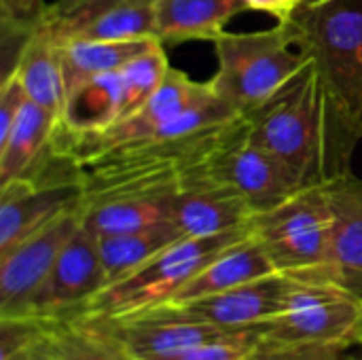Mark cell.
Listing matches in <instances>:
<instances>
[{
	"mask_svg": "<svg viewBox=\"0 0 362 360\" xmlns=\"http://www.w3.org/2000/svg\"><path fill=\"white\" fill-rule=\"evenodd\" d=\"M288 23L320 81L329 180L352 170L362 140V0H308Z\"/></svg>",
	"mask_w": 362,
	"mask_h": 360,
	"instance_id": "6da1fadb",
	"label": "cell"
},
{
	"mask_svg": "<svg viewBox=\"0 0 362 360\" xmlns=\"http://www.w3.org/2000/svg\"><path fill=\"white\" fill-rule=\"evenodd\" d=\"M244 117L250 138L278 157L303 187L327 180L325 102L310 59L274 98Z\"/></svg>",
	"mask_w": 362,
	"mask_h": 360,
	"instance_id": "7a4b0ae2",
	"label": "cell"
},
{
	"mask_svg": "<svg viewBox=\"0 0 362 360\" xmlns=\"http://www.w3.org/2000/svg\"><path fill=\"white\" fill-rule=\"evenodd\" d=\"M214 51L216 72L208 83L238 115L263 106L308 64L288 21L261 32H225L214 40Z\"/></svg>",
	"mask_w": 362,
	"mask_h": 360,
	"instance_id": "3957f363",
	"label": "cell"
},
{
	"mask_svg": "<svg viewBox=\"0 0 362 360\" xmlns=\"http://www.w3.org/2000/svg\"><path fill=\"white\" fill-rule=\"evenodd\" d=\"M250 236V225L206 238H185L129 276L104 286L74 318L117 320L170 303L212 259Z\"/></svg>",
	"mask_w": 362,
	"mask_h": 360,
	"instance_id": "277c9868",
	"label": "cell"
},
{
	"mask_svg": "<svg viewBox=\"0 0 362 360\" xmlns=\"http://www.w3.org/2000/svg\"><path fill=\"white\" fill-rule=\"evenodd\" d=\"M250 233L278 274L322 280L331 242V212L322 185L303 187L274 208L257 212Z\"/></svg>",
	"mask_w": 362,
	"mask_h": 360,
	"instance_id": "5b68a950",
	"label": "cell"
},
{
	"mask_svg": "<svg viewBox=\"0 0 362 360\" xmlns=\"http://www.w3.org/2000/svg\"><path fill=\"white\" fill-rule=\"evenodd\" d=\"M362 329V297L327 280L293 278L280 316L263 327V339L354 350Z\"/></svg>",
	"mask_w": 362,
	"mask_h": 360,
	"instance_id": "8992f818",
	"label": "cell"
},
{
	"mask_svg": "<svg viewBox=\"0 0 362 360\" xmlns=\"http://www.w3.org/2000/svg\"><path fill=\"white\" fill-rule=\"evenodd\" d=\"M197 182H218L238 189L250 202L255 214L274 208L303 189L297 176L278 157L250 138L244 115L229 125L210 157L187 176L182 189Z\"/></svg>",
	"mask_w": 362,
	"mask_h": 360,
	"instance_id": "52a82bcc",
	"label": "cell"
},
{
	"mask_svg": "<svg viewBox=\"0 0 362 360\" xmlns=\"http://www.w3.org/2000/svg\"><path fill=\"white\" fill-rule=\"evenodd\" d=\"M38 28L55 45L155 36V0H55Z\"/></svg>",
	"mask_w": 362,
	"mask_h": 360,
	"instance_id": "ba28073f",
	"label": "cell"
},
{
	"mask_svg": "<svg viewBox=\"0 0 362 360\" xmlns=\"http://www.w3.org/2000/svg\"><path fill=\"white\" fill-rule=\"evenodd\" d=\"M83 223V206L64 212L49 225L0 255V316H25L32 297L45 284L55 261Z\"/></svg>",
	"mask_w": 362,
	"mask_h": 360,
	"instance_id": "9c48e42d",
	"label": "cell"
},
{
	"mask_svg": "<svg viewBox=\"0 0 362 360\" xmlns=\"http://www.w3.org/2000/svg\"><path fill=\"white\" fill-rule=\"evenodd\" d=\"M104 286L106 274L100 259L98 236L83 221L62 250L45 284L32 297L25 316L47 323L74 318Z\"/></svg>",
	"mask_w": 362,
	"mask_h": 360,
	"instance_id": "30bf717a",
	"label": "cell"
},
{
	"mask_svg": "<svg viewBox=\"0 0 362 360\" xmlns=\"http://www.w3.org/2000/svg\"><path fill=\"white\" fill-rule=\"evenodd\" d=\"M100 323L134 360H174L204 342L229 333V329L189 318L174 306Z\"/></svg>",
	"mask_w": 362,
	"mask_h": 360,
	"instance_id": "8fae6325",
	"label": "cell"
},
{
	"mask_svg": "<svg viewBox=\"0 0 362 360\" xmlns=\"http://www.w3.org/2000/svg\"><path fill=\"white\" fill-rule=\"evenodd\" d=\"M331 212L329 263L322 280L362 297V178L352 170L322 182Z\"/></svg>",
	"mask_w": 362,
	"mask_h": 360,
	"instance_id": "7c38bea8",
	"label": "cell"
},
{
	"mask_svg": "<svg viewBox=\"0 0 362 360\" xmlns=\"http://www.w3.org/2000/svg\"><path fill=\"white\" fill-rule=\"evenodd\" d=\"M291 284H293L291 276L272 274L240 284L235 289H229L225 293L180 303L174 308L187 314L189 318L221 329H229V331L255 329V327H265L269 320L282 314L291 293Z\"/></svg>",
	"mask_w": 362,
	"mask_h": 360,
	"instance_id": "4fadbf2b",
	"label": "cell"
},
{
	"mask_svg": "<svg viewBox=\"0 0 362 360\" xmlns=\"http://www.w3.org/2000/svg\"><path fill=\"white\" fill-rule=\"evenodd\" d=\"M78 206H83L81 185L36 182L32 178L0 185V255Z\"/></svg>",
	"mask_w": 362,
	"mask_h": 360,
	"instance_id": "5bb4252c",
	"label": "cell"
},
{
	"mask_svg": "<svg viewBox=\"0 0 362 360\" xmlns=\"http://www.w3.org/2000/svg\"><path fill=\"white\" fill-rule=\"evenodd\" d=\"M252 216L250 202L238 189L218 182H197L174 195L168 221L182 238H206L250 225Z\"/></svg>",
	"mask_w": 362,
	"mask_h": 360,
	"instance_id": "9a60e30c",
	"label": "cell"
},
{
	"mask_svg": "<svg viewBox=\"0 0 362 360\" xmlns=\"http://www.w3.org/2000/svg\"><path fill=\"white\" fill-rule=\"evenodd\" d=\"M125 117V79L121 70L91 76L66 93L57 129L66 134H95Z\"/></svg>",
	"mask_w": 362,
	"mask_h": 360,
	"instance_id": "2e32d148",
	"label": "cell"
},
{
	"mask_svg": "<svg viewBox=\"0 0 362 360\" xmlns=\"http://www.w3.org/2000/svg\"><path fill=\"white\" fill-rule=\"evenodd\" d=\"M242 11H248L244 0H155V38L214 42Z\"/></svg>",
	"mask_w": 362,
	"mask_h": 360,
	"instance_id": "e0dca14e",
	"label": "cell"
},
{
	"mask_svg": "<svg viewBox=\"0 0 362 360\" xmlns=\"http://www.w3.org/2000/svg\"><path fill=\"white\" fill-rule=\"evenodd\" d=\"M278 274L263 252L261 244L252 238H244L242 242L223 250L216 259H212L187 286L170 301L172 306L189 303L195 299H204L210 295L225 293L240 284Z\"/></svg>",
	"mask_w": 362,
	"mask_h": 360,
	"instance_id": "ac0fdd59",
	"label": "cell"
},
{
	"mask_svg": "<svg viewBox=\"0 0 362 360\" xmlns=\"http://www.w3.org/2000/svg\"><path fill=\"white\" fill-rule=\"evenodd\" d=\"M59 117L30 98L0 142V185L28 176L51 149Z\"/></svg>",
	"mask_w": 362,
	"mask_h": 360,
	"instance_id": "d6986e66",
	"label": "cell"
},
{
	"mask_svg": "<svg viewBox=\"0 0 362 360\" xmlns=\"http://www.w3.org/2000/svg\"><path fill=\"white\" fill-rule=\"evenodd\" d=\"M8 72H17L32 102L40 104L57 117L62 115L66 102L62 51L59 45H55L45 30H40L38 25L32 30Z\"/></svg>",
	"mask_w": 362,
	"mask_h": 360,
	"instance_id": "ffe728a7",
	"label": "cell"
},
{
	"mask_svg": "<svg viewBox=\"0 0 362 360\" xmlns=\"http://www.w3.org/2000/svg\"><path fill=\"white\" fill-rule=\"evenodd\" d=\"M155 40L148 38H119V40H76L62 45V68H64V83L66 93L72 91L83 81L121 70L134 57L144 53Z\"/></svg>",
	"mask_w": 362,
	"mask_h": 360,
	"instance_id": "44dd1931",
	"label": "cell"
},
{
	"mask_svg": "<svg viewBox=\"0 0 362 360\" xmlns=\"http://www.w3.org/2000/svg\"><path fill=\"white\" fill-rule=\"evenodd\" d=\"M178 240L185 238L170 221H163L159 225L140 231L98 236L100 259L106 274V286L129 276L134 269H138L148 259H153L155 255H159L161 250H165Z\"/></svg>",
	"mask_w": 362,
	"mask_h": 360,
	"instance_id": "7402d4cb",
	"label": "cell"
},
{
	"mask_svg": "<svg viewBox=\"0 0 362 360\" xmlns=\"http://www.w3.org/2000/svg\"><path fill=\"white\" fill-rule=\"evenodd\" d=\"M47 360H134L110 331L91 318H68L51 325Z\"/></svg>",
	"mask_w": 362,
	"mask_h": 360,
	"instance_id": "603a6c76",
	"label": "cell"
},
{
	"mask_svg": "<svg viewBox=\"0 0 362 360\" xmlns=\"http://www.w3.org/2000/svg\"><path fill=\"white\" fill-rule=\"evenodd\" d=\"M172 199L174 197H132L89 206L83 204V221L95 236L140 231L168 221Z\"/></svg>",
	"mask_w": 362,
	"mask_h": 360,
	"instance_id": "cb8c5ba5",
	"label": "cell"
},
{
	"mask_svg": "<svg viewBox=\"0 0 362 360\" xmlns=\"http://www.w3.org/2000/svg\"><path fill=\"white\" fill-rule=\"evenodd\" d=\"M51 325L32 316H0V360H47Z\"/></svg>",
	"mask_w": 362,
	"mask_h": 360,
	"instance_id": "d4e9b609",
	"label": "cell"
},
{
	"mask_svg": "<svg viewBox=\"0 0 362 360\" xmlns=\"http://www.w3.org/2000/svg\"><path fill=\"white\" fill-rule=\"evenodd\" d=\"M263 337V327L240 329L195 346L174 360H248Z\"/></svg>",
	"mask_w": 362,
	"mask_h": 360,
	"instance_id": "484cf974",
	"label": "cell"
},
{
	"mask_svg": "<svg viewBox=\"0 0 362 360\" xmlns=\"http://www.w3.org/2000/svg\"><path fill=\"white\" fill-rule=\"evenodd\" d=\"M348 348L318 344H282L263 339L257 344L248 360H356L348 356ZM361 360V359H358Z\"/></svg>",
	"mask_w": 362,
	"mask_h": 360,
	"instance_id": "4316f807",
	"label": "cell"
},
{
	"mask_svg": "<svg viewBox=\"0 0 362 360\" xmlns=\"http://www.w3.org/2000/svg\"><path fill=\"white\" fill-rule=\"evenodd\" d=\"M25 100H28V93L23 89L17 72H8L0 85V142L8 136L11 125L17 119Z\"/></svg>",
	"mask_w": 362,
	"mask_h": 360,
	"instance_id": "83f0119b",
	"label": "cell"
},
{
	"mask_svg": "<svg viewBox=\"0 0 362 360\" xmlns=\"http://www.w3.org/2000/svg\"><path fill=\"white\" fill-rule=\"evenodd\" d=\"M303 2H308V0H244L248 11L269 13L278 21H288Z\"/></svg>",
	"mask_w": 362,
	"mask_h": 360,
	"instance_id": "f1b7e54d",
	"label": "cell"
},
{
	"mask_svg": "<svg viewBox=\"0 0 362 360\" xmlns=\"http://www.w3.org/2000/svg\"><path fill=\"white\" fill-rule=\"evenodd\" d=\"M356 350H361V354H362V329H361V337H358V344H356ZM362 360V356H361Z\"/></svg>",
	"mask_w": 362,
	"mask_h": 360,
	"instance_id": "f546056e",
	"label": "cell"
}]
</instances>
